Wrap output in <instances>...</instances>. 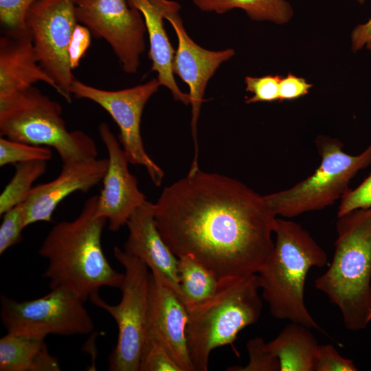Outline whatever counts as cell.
Wrapping results in <instances>:
<instances>
[{"mask_svg": "<svg viewBox=\"0 0 371 371\" xmlns=\"http://www.w3.org/2000/svg\"><path fill=\"white\" fill-rule=\"evenodd\" d=\"M257 273L218 280L215 292L188 310L187 341L194 371H207L211 352L232 344L262 312Z\"/></svg>", "mask_w": 371, "mask_h": 371, "instance_id": "5", "label": "cell"}, {"mask_svg": "<svg viewBox=\"0 0 371 371\" xmlns=\"http://www.w3.org/2000/svg\"><path fill=\"white\" fill-rule=\"evenodd\" d=\"M38 82L62 91L41 66L29 30L3 32L0 38V98L25 90Z\"/></svg>", "mask_w": 371, "mask_h": 371, "instance_id": "18", "label": "cell"}, {"mask_svg": "<svg viewBox=\"0 0 371 371\" xmlns=\"http://www.w3.org/2000/svg\"><path fill=\"white\" fill-rule=\"evenodd\" d=\"M97 202L98 196H92L75 219L54 225L38 251L48 261L43 276L50 289H68L84 302L102 286L120 289L124 276L111 266L102 250L107 220L95 216Z\"/></svg>", "mask_w": 371, "mask_h": 371, "instance_id": "2", "label": "cell"}, {"mask_svg": "<svg viewBox=\"0 0 371 371\" xmlns=\"http://www.w3.org/2000/svg\"><path fill=\"white\" fill-rule=\"evenodd\" d=\"M0 135L14 141L52 147L63 163L98 156L93 139L82 131H69L60 104L33 86L0 98Z\"/></svg>", "mask_w": 371, "mask_h": 371, "instance_id": "6", "label": "cell"}, {"mask_svg": "<svg viewBox=\"0 0 371 371\" xmlns=\"http://www.w3.org/2000/svg\"><path fill=\"white\" fill-rule=\"evenodd\" d=\"M352 43L354 51L364 45L371 50V19L366 23L355 28L352 33Z\"/></svg>", "mask_w": 371, "mask_h": 371, "instance_id": "35", "label": "cell"}, {"mask_svg": "<svg viewBox=\"0 0 371 371\" xmlns=\"http://www.w3.org/2000/svg\"><path fill=\"white\" fill-rule=\"evenodd\" d=\"M38 0H0V22L3 32L27 29L26 16L30 7Z\"/></svg>", "mask_w": 371, "mask_h": 371, "instance_id": "28", "label": "cell"}, {"mask_svg": "<svg viewBox=\"0 0 371 371\" xmlns=\"http://www.w3.org/2000/svg\"><path fill=\"white\" fill-rule=\"evenodd\" d=\"M357 1H359V3H362L364 2L365 0H357Z\"/></svg>", "mask_w": 371, "mask_h": 371, "instance_id": "36", "label": "cell"}, {"mask_svg": "<svg viewBox=\"0 0 371 371\" xmlns=\"http://www.w3.org/2000/svg\"><path fill=\"white\" fill-rule=\"evenodd\" d=\"M91 32L85 25L78 23L74 31L69 47L71 69L77 68L91 44Z\"/></svg>", "mask_w": 371, "mask_h": 371, "instance_id": "33", "label": "cell"}, {"mask_svg": "<svg viewBox=\"0 0 371 371\" xmlns=\"http://www.w3.org/2000/svg\"><path fill=\"white\" fill-rule=\"evenodd\" d=\"M188 311L179 295L151 273L146 338L159 341L181 371H194L187 341Z\"/></svg>", "mask_w": 371, "mask_h": 371, "instance_id": "16", "label": "cell"}, {"mask_svg": "<svg viewBox=\"0 0 371 371\" xmlns=\"http://www.w3.org/2000/svg\"><path fill=\"white\" fill-rule=\"evenodd\" d=\"M203 12L224 14L233 9L243 10L254 21H270L278 24L287 22L293 10L286 0H192Z\"/></svg>", "mask_w": 371, "mask_h": 371, "instance_id": "22", "label": "cell"}, {"mask_svg": "<svg viewBox=\"0 0 371 371\" xmlns=\"http://www.w3.org/2000/svg\"><path fill=\"white\" fill-rule=\"evenodd\" d=\"M1 371H59L45 338L8 333L0 339Z\"/></svg>", "mask_w": 371, "mask_h": 371, "instance_id": "20", "label": "cell"}, {"mask_svg": "<svg viewBox=\"0 0 371 371\" xmlns=\"http://www.w3.org/2000/svg\"><path fill=\"white\" fill-rule=\"evenodd\" d=\"M139 371H181L166 348L157 340L146 338Z\"/></svg>", "mask_w": 371, "mask_h": 371, "instance_id": "26", "label": "cell"}, {"mask_svg": "<svg viewBox=\"0 0 371 371\" xmlns=\"http://www.w3.org/2000/svg\"><path fill=\"white\" fill-rule=\"evenodd\" d=\"M274 247L259 269L262 298L278 319L319 329L304 302V285L311 267H323L327 256L301 225L276 218Z\"/></svg>", "mask_w": 371, "mask_h": 371, "instance_id": "4", "label": "cell"}, {"mask_svg": "<svg viewBox=\"0 0 371 371\" xmlns=\"http://www.w3.org/2000/svg\"><path fill=\"white\" fill-rule=\"evenodd\" d=\"M282 77L268 75L262 77L247 76L245 79L246 91L253 96L246 99L247 104L258 102H273L279 100V86Z\"/></svg>", "mask_w": 371, "mask_h": 371, "instance_id": "30", "label": "cell"}, {"mask_svg": "<svg viewBox=\"0 0 371 371\" xmlns=\"http://www.w3.org/2000/svg\"><path fill=\"white\" fill-rule=\"evenodd\" d=\"M161 86L157 78L128 89L109 91L74 80L70 93L76 98L93 101L103 108L117 125L119 142L129 162L141 165L154 184L159 186L164 172L146 153L141 135V120L144 106Z\"/></svg>", "mask_w": 371, "mask_h": 371, "instance_id": "11", "label": "cell"}, {"mask_svg": "<svg viewBox=\"0 0 371 371\" xmlns=\"http://www.w3.org/2000/svg\"><path fill=\"white\" fill-rule=\"evenodd\" d=\"M76 16L91 35L109 43L124 71L137 72L146 28L142 14L128 0H76Z\"/></svg>", "mask_w": 371, "mask_h": 371, "instance_id": "12", "label": "cell"}, {"mask_svg": "<svg viewBox=\"0 0 371 371\" xmlns=\"http://www.w3.org/2000/svg\"><path fill=\"white\" fill-rule=\"evenodd\" d=\"M311 328L291 322L273 340L267 343L280 363V371H313L318 346Z\"/></svg>", "mask_w": 371, "mask_h": 371, "instance_id": "21", "label": "cell"}, {"mask_svg": "<svg viewBox=\"0 0 371 371\" xmlns=\"http://www.w3.org/2000/svg\"><path fill=\"white\" fill-rule=\"evenodd\" d=\"M352 360L342 357L332 344L318 345L313 371H356Z\"/></svg>", "mask_w": 371, "mask_h": 371, "instance_id": "31", "label": "cell"}, {"mask_svg": "<svg viewBox=\"0 0 371 371\" xmlns=\"http://www.w3.org/2000/svg\"><path fill=\"white\" fill-rule=\"evenodd\" d=\"M124 250L142 261L164 284L179 294L178 262L161 236L154 217L153 203L146 201L130 216Z\"/></svg>", "mask_w": 371, "mask_h": 371, "instance_id": "17", "label": "cell"}, {"mask_svg": "<svg viewBox=\"0 0 371 371\" xmlns=\"http://www.w3.org/2000/svg\"><path fill=\"white\" fill-rule=\"evenodd\" d=\"M178 258L179 297L188 310L210 297L219 279L192 258L184 256Z\"/></svg>", "mask_w": 371, "mask_h": 371, "instance_id": "23", "label": "cell"}, {"mask_svg": "<svg viewBox=\"0 0 371 371\" xmlns=\"http://www.w3.org/2000/svg\"><path fill=\"white\" fill-rule=\"evenodd\" d=\"M153 213L174 254L218 279L257 273L274 247L276 215L263 196L225 175L188 172L164 189Z\"/></svg>", "mask_w": 371, "mask_h": 371, "instance_id": "1", "label": "cell"}, {"mask_svg": "<svg viewBox=\"0 0 371 371\" xmlns=\"http://www.w3.org/2000/svg\"><path fill=\"white\" fill-rule=\"evenodd\" d=\"M371 206V173L356 188L348 190L341 198L337 217L352 210Z\"/></svg>", "mask_w": 371, "mask_h": 371, "instance_id": "32", "label": "cell"}, {"mask_svg": "<svg viewBox=\"0 0 371 371\" xmlns=\"http://www.w3.org/2000/svg\"><path fill=\"white\" fill-rule=\"evenodd\" d=\"M311 84L305 79L289 74L286 78L281 79L279 86V100H293L306 95Z\"/></svg>", "mask_w": 371, "mask_h": 371, "instance_id": "34", "label": "cell"}, {"mask_svg": "<svg viewBox=\"0 0 371 371\" xmlns=\"http://www.w3.org/2000/svg\"><path fill=\"white\" fill-rule=\"evenodd\" d=\"M45 295L16 301L2 295L0 316L8 333L45 337L89 334L93 321L84 301L72 291L56 287Z\"/></svg>", "mask_w": 371, "mask_h": 371, "instance_id": "9", "label": "cell"}, {"mask_svg": "<svg viewBox=\"0 0 371 371\" xmlns=\"http://www.w3.org/2000/svg\"><path fill=\"white\" fill-rule=\"evenodd\" d=\"M98 131L107 150L108 166L98 196L95 216L105 218L109 229L117 232L147 201L138 188L137 178L128 170L130 162L124 149L109 125L102 122Z\"/></svg>", "mask_w": 371, "mask_h": 371, "instance_id": "14", "label": "cell"}, {"mask_svg": "<svg viewBox=\"0 0 371 371\" xmlns=\"http://www.w3.org/2000/svg\"><path fill=\"white\" fill-rule=\"evenodd\" d=\"M0 227V254H3L12 246L22 239L23 210L22 203L5 212Z\"/></svg>", "mask_w": 371, "mask_h": 371, "instance_id": "29", "label": "cell"}, {"mask_svg": "<svg viewBox=\"0 0 371 371\" xmlns=\"http://www.w3.org/2000/svg\"><path fill=\"white\" fill-rule=\"evenodd\" d=\"M249 360L245 366H232L228 371H280L278 359L269 350L267 343L261 337L249 340L246 345Z\"/></svg>", "mask_w": 371, "mask_h": 371, "instance_id": "27", "label": "cell"}, {"mask_svg": "<svg viewBox=\"0 0 371 371\" xmlns=\"http://www.w3.org/2000/svg\"><path fill=\"white\" fill-rule=\"evenodd\" d=\"M181 5L171 1L166 9L165 19L173 27L178 41L172 60V71L189 87L191 104V131L194 144V157L192 164L198 167L197 122L203 95L210 79L219 66L235 54L233 49L221 51L206 49L196 44L188 34L179 14Z\"/></svg>", "mask_w": 371, "mask_h": 371, "instance_id": "13", "label": "cell"}, {"mask_svg": "<svg viewBox=\"0 0 371 371\" xmlns=\"http://www.w3.org/2000/svg\"><path fill=\"white\" fill-rule=\"evenodd\" d=\"M113 254L125 271L120 287V303H106L98 291L92 293L89 299L95 306L107 312L117 326V343L109 357V370L139 371L146 339L150 272L142 261L118 247H114Z\"/></svg>", "mask_w": 371, "mask_h": 371, "instance_id": "8", "label": "cell"}, {"mask_svg": "<svg viewBox=\"0 0 371 371\" xmlns=\"http://www.w3.org/2000/svg\"><path fill=\"white\" fill-rule=\"evenodd\" d=\"M336 230L333 260L315 286L339 308L345 327L357 331L371 321V206L339 216Z\"/></svg>", "mask_w": 371, "mask_h": 371, "instance_id": "3", "label": "cell"}, {"mask_svg": "<svg viewBox=\"0 0 371 371\" xmlns=\"http://www.w3.org/2000/svg\"><path fill=\"white\" fill-rule=\"evenodd\" d=\"M76 1L38 0L26 16L38 62L68 102L71 100L70 88L76 79L69 56L70 41L78 23Z\"/></svg>", "mask_w": 371, "mask_h": 371, "instance_id": "10", "label": "cell"}, {"mask_svg": "<svg viewBox=\"0 0 371 371\" xmlns=\"http://www.w3.org/2000/svg\"><path fill=\"white\" fill-rule=\"evenodd\" d=\"M108 158L63 163L54 180L32 188L22 203L25 227L36 222H51L58 205L71 194L88 192L102 181Z\"/></svg>", "mask_w": 371, "mask_h": 371, "instance_id": "15", "label": "cell"}, {"mask_svg": "<svg viewBox=\"0 0 371 371\" xmlns=\"http://www.w3.org/2000/svg\"><path fill=\"white\" fill-rule=\"evenodd\" d=\"M170 0H128L130 6L138 10L143 16L146 34L149 40L148 57L151 61V71L157 74L161 86L171 92L173 98L188 105L189 94L179 87L172 71L173 49L166 29L164 20Z\"/></svg>", "mask_w": 371, "mask_h": 371, "instance_id": "19", "label": "cell"}, {"mask_svg": "<svg viewBox=\"0 0 371 371\" xmlns=\"http://www.w3.org/2000/svg\"><path fill=\"white\" fill-rule=\"evenodd\" d=\"M16 171L0 195V214L23 203L32 190L33 183L47 168L46 161H31L15 164Z\"/></svg>", "mask_w": 371, "mask_h": 371, "instance_id": "24", "label": "cell"}, {"mask_svg": "<svg viewBox=\"0 0 371 371\" xmlns=\"http://www.w3.org/2000/svg\"><path fill=\"white\" fill-rule=\"evenodd\" d=\"M52 152L47 146H36L0 138V166L16 164L31 161L50 160Z\"/></svg>", "mask_w": 371, "mask_h": 371, "instance_id": "25", "label": "cell"}, {"mask_svg": "<svg viewBox=\"0 0 371 371\" xmlns=\"http://www.w3.org/2000/svg\"><path fill=\"white\" fill-rule=\"evenodd\" d=\"M315 144L322 161L314 173L289 189L263 196L276 216L291 218L333 204L356 174L371 164V144L357 155L345 153L341 142L330 137L319 135Z\"/></svg>", "mask_w": 371, "mask_h": 371, "instance_id": "7", "label": "cell"}]
</instances>
